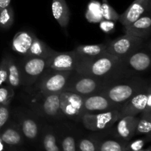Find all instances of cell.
Segmentation results:
<instances>
[{
    "instance_id": "cell-9",
    "label": "cell",
    "mask_w": 151,
    "mask_h": 151,
    "mask_svg": "<svg viewBox=\"0 0 151 151\" xmlns=\"http://www.w3.org/2000/svg\"><path fill=\"white\" fill-rule=\"evenodd\" d=\"M125 68L132 76L147 72L150 68L151 58L149 50L144 46L130 54L122 60Z\"/></svg>"
},
{
    "instance_id": "cell-32",
    "label": "cell",
    "mask_w": 151,
    "mask_h": 151,
    "mask_svg": "<svg viewBox=\"0 0 151 151\" xmlns=\"http://www.w3.org/2000/svg\"><path fill=\"white\" fill-rule=\"evenodd\" d=\"M150 140V135H147V137L143 138L137 139L134 141H131L126 143L125 146V151H138L144 148L145 145Z\"/></svg>"
},
{
    "instance_id": "cell-13",
    "label": "cell",
    "mask_w": 151,
    "mask_h": 151,
    "mask_svg": "<svg viewBox=\"0 0 151 151\" xmlns=\"http://www.w3.org/2000/svg\"><path fill=\"white\" fill-rule=\"evenodd\" d=\"M59 94H39L41 98L40 102L37 103L36 109L38 110L40 114L50 119H59L60 116H63L60 110Z\"/></svg>"
},
{
    "instance_id": "cell-11",
    "label": "cell",
    "mask_w": 151,
    "mask_h": 151,
    "mask_svg": "<svg viewBox=\"0 0 151 151\" xmlns=\"http://www.w3.org/2000/svg\"><path fill=\"white\" fill-rule=\"evenodd\" d=\"M119 107L120 106L111 101L103 93H97L84 97L83 103V114L99 113Z\"/></svg>"
},
{
    "instance_id": "cell-7",
    "label": "cell",
    "mask_w": 151,
    "mask_h": 151,
    "mask_svg": "<svg viewBox=\"0 0 151 151\" xmlns=\"http://www.w3.org/2000/svg\"><path fill=\"white\" fill-rule=\"evenodd\" d=\"M145 40L125 34L111 41H107L106 52L118 58H124L144 46Z\"/></svg>"
},
{
    "instance_id": "cell-29",
    "label": "cell",
    "mask_w": 151,
    "mask_h": 151,
    "mask_svg": "<svg viewBox=\"0 0 151 151\" xmlns=\"http://www.w3.org/2000/svg\"><path fill=\"white\" fill-rule=\"evenodd\" d=\"M86 18L91 23H97L103 20V18L100 10V4L96 1H91L88 4L86 12Z\"/></svg>"
},
{
    "instance_id": "cell-6",
    "label": "cell",
    "mask_w": 151,
    "mask_h": 151,
    "mask_svg": "<svg viewBox=\"0 0 151 151\" xmlns=\"http://www.w3.org/2000/svg\"><path fill=\"white\" fill-rule=\"evenodd\" d=\"M47 59L26 55L19 67L21 73V83L29 86L35 83L47 69Z\"/></svg>"
},
{
    "instance_id": "cell-31",
    "label": "cell",
    "mask_w": 151,
    "mask_h": 151,
    "mask_svg": "<svg viewBox=\"0 0 151 151\" xmlns=\"http://www.w3.org/2000/svg\"><path fill=\"white\" fill-rule=\"evenodd\" d=\"M100 10L103 19L113 22L119 20L120 15L109 4L107 0H103L102 4H100Z\"/></svg>"
},
{
    "instance_id": "cell-24",
    "label": "cell",
    "mask_w": 151,
    "mask_h": 151,
    "mask_svg": "<svg viewBox=\"0 0 151 151\" xmlns=\"http://www.w3.org/2000/svg\"><path fill=\"white\" fill-rule=\"evenodd\" d=\"M60 151H77V137L68 129L57 131Z\"/></svg>"
},
{
    "instance_id": "cell-14",
    "label": "cell",
    "mask_w": 151,
    "mask_h": 151,
    "mask_svg": "<svg viewBox=\"0 0 151 151\" xmlns=\"http://www.w3.org/2000/svg\"><path fill=\"white\" fill-rule=\"evenodd\" d=\"M151 0H135L119 16V22L124 27L131 24L144 15L150 13Z\"/></svg>"
},
{
    "instance_id": "cell-5",
    "label": "cell",
    "mask_w": 151,
    "mask_h": 151,
    "mask_svg": "<svg viewBox=\"0 0 151 151\" xmlns=\"http://www.w3.org/2000/svg\"><path fill=\"white\" fill-rule=\"evenodd\" d=\"M119 108L99 113H84L80 121L88 131L94 132L106 131L112 128L121 118Z\"/></svg>"
},
{
    "instance_id": "cell-1",
    "label": "cell",
    "mask_w": 151,
    "mask_h": 151,
    "mask_svg": "<svg viewBox=\"0 0 151 151\" xmlns=\"http://www.w3.org/2000/svg\"><path fill=\"white\" fill-rule=\"evenodd\" d=\"M75 71L110 81L132 76L121 59L106 52L91 59H79Z\"/></svg>"
},
{
    "instance_id": "cell-36",
    "label": "cell",
    "mask_w": 151,
    "mask_h": 151,
    "mask_svg": "<svg viewBox=\"0 0 151 151\" xmlns=\"http://www.w3.org/2000/svg\"><path fill=\"white\" fill-rule=\"evenodd\" d=\"M115 27L116 24L113 21L103 19L100 22V28L106 33H111L113 32L115 29Z\"/></svg>"
},
{
    "instance_id": "cell-8",
    "label": "cell",
    "mask_w": 151,
    "mask_h": 151,
    "mask_svg": "<svg viewBox=\"0 0 151 151\" xmlns=\"http://www.w3.org/2000/svg\"><path fill=\"white\" fill-rule=\"evenodd\" d=\"M60 106L63 116L80 121L83 114V96L71 91H63L59 94Z\"/></svg>"
},
{
    "instance_id": "cell-4",
    "label": "cell",
    "mask_w": 151,
    "mask_h": 151,
    "mask_svg": "<svg viewBox=\"0 0 151 151\" xmlns=\"http://www.w3.org/2000/svg\"><path fill=\"white\" fill-rule=\"evenodd\" d=\"M73 71H57L47 68L36 81V89L41 94H59L66 87Z\"/></svg>"
},
{
    "instance_id": "cell-25",
    "label": "cell",
    "mask_w": 151,
    "mask_h": 151,
    "mask_svg": "<svg viewBox=\"0 0 151 151\" xmlns=\"http://www.w3.org/2000/svg\"><path fill=\"white\" fill-rule=\"evenodd\" d=\"M55 52V50H52L51 47H49L44 41L38 39L36 36H35L33 42H32V45H31L30 48H29V51H28L27 55H32L35 56V57L47 59Z\"/></svg>"
},
{
    "instance_id": "cell-28",
    "label": "cell",
    "mask_w": 151,
    "mask_h": 151,
    "mask_svg": "<svg viewBox=\"0 0 151 151\" xmlns=\"http://www.w3.org/2000/svg\"><path fill=\"white\" fill-rule=\"evenodd\" d=\"M77 151H97L96 136L78 137Z\"/></svg>"
},
{
    "instance_id": "cell-35",
    "label": "cell",
    "mask_w": 151,
    "mask_h": 151,
    "mask_svg": "<svg viewBox=\"0 0 151 151\" xmlns=\"http://www.w3.org/2000/svg\"><path fill=\"white\" fill-rule=\"evenodd\" d=\"M10 116L9 105H0V129L7 123Z\"/></svg>"
},
{
    "instance_id": "cell-10",
    "label": "cell",
    "mask_w": 151,
    "mask_h": 151,
    "mask_svg": "<svg viewBox=\"0 0 151 151\" xmlns=\"http://www.w3.org/2000/svg\"><path fill=\"white\" fill-rule=\"evenodd\" d=\"M78 55L75 50L55 51L47 60V67L57 71H75L78 63Z\"/></svg>"
},
{
    "instance_id": "cell-39",
    "label": "cell",
    "mask_w": 151,
    "mask_h": 151,
    "mask_svg": "<svg viewBox=\"0 0 151 151\" xmlns=\"http://www.w3.org/2000/svg\"><path fill=\"white\" fill-rule=\"evenodd\" d=\"M13 151H15V150H13Z\"/></svg>"
},
{
    "instance_id": "cell-3",
    "label": "cell",
    "mask_w": 151,
    "mask_h": 151,
    "mask_svg": "<svg viewBox=\"0 0 151 151\" xmlns=\"http://www.w3.org/2000/svg\"><path fill=\"white\" fill-rule=\"evenodd\" d=\"M115 81L96 78L73 71L63 91L86 96L100 93Z\"/></svg>"
},
{
    "instance_id": "cell-30",
    "label": "cell",
    "mask_w": 151,
    "mask_h": 151,
    "mask_svg": "<svg viewBox=\"0 0 151 151\" xmlns=\"http://www.w3.org/2000/svg\"><path fill=\"white\" fill-rule=\"evenodd\" d=\"M14 22V12L11 6L0 10V28L8 29Z\"/></svg>"
},
{
    "instance_id": "cell-22",
    "label": "cell",
    "mask_w": 151,
    "mask_h": 151,
    "mask_svg": "<svg viewBox=\"0 0 151 151\" xmlns=\"http://www.w3.org/2000/svg\"><path fill=\"white\" fill-rule=\"evenodd\" d=\"M52 11L55 20L63 28L66 27L70 19V12L65 0H52Z\"/></svg>"
},
{
    "instance_id": "cell-18",
    "label": "cell",
    "mask_w": 151,
    "mask_h": 151,
    "mask_svg": "<svg viewBox=\"0 0 151 151\" xmlns=\"http://www.w3.org/2000/svg\"><path fill=\"white\" fill-rule=\"evenodd\" d=\"M39 140L42 151H60L57 131L52 127L41 128Z\"/></svg>"
},
{
    "instance_id": "cell-27",
    "label": "cell",
    "mask_w": 151,
    "mask_h": 151,
    "mask_svg": "<svg viewBox=\"0 0 151 151\" xmlns=\"http://www.w3.org/2000/svg\"><path fill=\"white\" fill-rule=\"evenodd\" d=\"M151 113L142 112L135 130V136L150 135Z\"/></svg>"
},
{
    "instance_id": "cell-17",
    "label": "cell",
    "mask_w": 151,
    "mask_h": 151,
    "mask_svg": "<svg viewBox=\"0 0 151 151\" xmlns=\"http://www.w3.org/2000/svg\"><path fill=\"white\" fill-rule=\"evenodd\" d=\"M19 127L24 138L31 142L35 143L38 141L41 134V128L39 124L32 116H23L19 119Z\"/></svg>"
},
{
    "instance_id": "cell-33",
    "label": "cell",
    "mask_w": 151,
    "mask_h": 151,
    "mask_svg": "<svg viewBox=\"0 0 151 151\" xmlns=\"http://www.w3.org/2000/svg\"><path fill=\"white\" fill-rule=\"evenodd\" d=\"M14 89L9 86H0V105H10L14 97Z\"/></svg>"
},
{
    "instance_id": "cell-19",
    "label": "cell",
    "mask_w": 151,
    "mask_h": 151,
    "mask_svg": "<svg viewBox=\"0 0 151 151\" xmlns=\"http://www.w3.org/2000/svg\"><path fill=\"white\" fill-rule=\"evenodd\" d=\"M35 35L28 31H20L14 35L12 41V49L20 55H26L33 42Z\"/></svg>"
},
{
    "instance_id": "cell-2",
    "label": "cell",
    "mask_w": 151,
    "mask_h": 151,
    "mask_svg": "<svg viewBox=\"0 0 151 151\" xmlns=\"http://www.w3.org/2000/svg\"><path fill=\"white\" fill-rule=\"evenodd\" d=\"M150 85L148 81L139 76H130L114 81L101 93L114 103L121 106L131 97L147 88Z\"/></svg>"
},
{
    "instance_id": "cell-16",
    "label": "cell",
    "mask_w": 151,
    "mask_h": 151,
    "mask_svg": "<svg viewBox=\"0 0 151 151\" xmlns=\"http://www.w3.org/2000/svg\"><path fill=\"white\" fill-rule=\"evenodd\" d=\"M124 32L126 35L146 40L151 34L150 13L144 15L131 24L124 27Z\"/></svg>"
},
{
    "instance_id": "cell-12",
    "label": "cell",
    "mask_w": 151,
    "mask_h": 151,
    "mask_svg": "<svg viewBox=\"0 0 151 151\" xmlns=\"http://www.w3.org/2000/svg\"><path fill=\"white\" fill-rule=\"evenodd\" d=\"M150 89H151L150 85L124 103L119 108L121 118L126 116H137L141 114L146 108L147 94Z\"/></svg>"
},
{
    "instance_id": "cell-34",
    "label": "cell",
    "mask_w": 151,
    "mask_h": 151,
    "mask_svg": "<svg viewBox=\"0 0 151 151\" xmlns=\"http://www.w3.org/2000/svg\"><path fill=\"white\" fill-rule=\"evenodd\" d=\"M7 78V56L4 57L0 62V86L6 83Z\"/></svg>"
},
{
    "instance_id": "cell-38",
    "label": "cell",
    "mask_w": 151,
    "mask_h": 151,
    "mask_svg": "<svg viewBox=\"0 0 151 151\" xmlns=\"http://www.w3.org/2000/svg\"><path fill=\"white\" fill-rule=\"evenodd\" d=\"M138 151H150V147H148L147 149H142V150H138Z\"/></svg>"
},
{
    "instance_id": "cell-20",
    "label": "cell",
    "mask_w": 151,
    "mask_h": 151,
    "mask_svg": "<svg viewBox=\"0 0 151 151\" xmlns=\"http://www.w3.org/2000/svg\"><path fill=\"white\" fill-rule=\"evenodd\" d=\"M0 139L4 144L9 146H19L24 142L23 135L19 125L10 124L3 130L0 129Z\"/></svg>"
},
{
    "instance_id": "cell-26",
    "label": "cell",
    "mask_w": 151,
    "mask_h": 151,
    "mask_svg": "<svg viewBox=\"0 0 151 151\" xmlns=\"http://www.w3.org/2000/svg\"><path fill=\"white\" fill-rule=\"evenodd\" d=\"M6 83L13 88H17L22 83L19 64L10 56H7V78Z\"/></svg>"
},
{
    "instance_id": "cell-23",
    "label": "cell",
    "mask_w": 151,
    "mask_h": 151,
    "mask_svg": "<svg viewBox=\"0 0 151 151\" xmlns=\"http://www.w3.org/2000/svg\"><path fill=\"white\" fill-rule=\"evenodd\" d=\"M97 151H125V146L128 142H124L113 137H97Z\"/></svg>"
},
{
    "instance_id": "cell-15",
    "label": "cell",
    "mask_w": 151,
    "mask_h": 151,
    "mask_svg": "<svg viewBox=\"0 0 151 151\" xmlns=\"http://www.w3.org/2000/svg\"><path fill=\"white\" fill-rule=\"evenodd\" d=\"M139 117L137 116H126L117 121L113 135L124 142H129L135 136V130Z\"/></svg>"
},
{
    "instance_id": "cell-37",
    "label": "cell",
    "mask_w": 151,
    "mask_h": 151,
    "mask_svg": "<svg viewBox=\"0 0 151 151\" xmlns=\"http://www.w3.org/2000/svg\"><path fill=\"white\" fill-rule=\"evenodd\" d=\"M10 1L11 0H0V10L10 6Z\"/></svg>"
},
{
    "instance_id": "cell-21",
    "label": "cell",
    "mask_w": 151,
    "mask_h": 151,
    "mask_svg": "<svg viewBox=\"0 0 151 151\" xmlns=\"http://www.w3.org/2000/svg\"><path fill=\"white\" fill-rule=\"evenodd\" d=\"M107 42L98 44L80 45L75 50L79 59H91L106 53Z\"/></svg>"
}]
</instances>
